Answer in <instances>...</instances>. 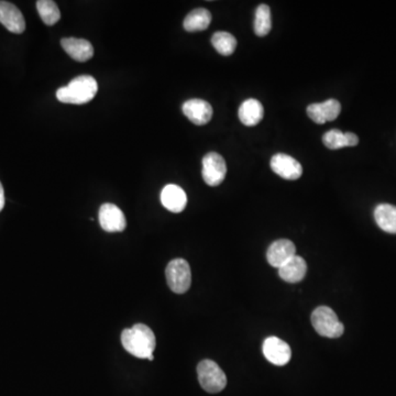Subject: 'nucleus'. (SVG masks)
Returning <instances> with one entry per match:
<instances>
[{"mask_svg": "<svg viewBox=\"0 0 396 396\" xmlns=\"http://www.w3.org/2000/svg\"><path fill=\"white\" fill-rule=\"evenodd\" d=\"M262 351L266 360L277 367L287 365L292 356V350L289 343L277 337L266 338Z\"/></svg>", "mask_w": 396, "mask_h": 396, "instance_id": "nucleus-7", "label": "nucleus"}, {"mask_svg": "<svg viewBox=\"0 0 396 396\" xmlns=\"http://www.w3.org/2000/svg\"><path fill=\"white\" fill-rule=\"evenodd\" d=\"M212 44L219 54L223 56L232 55L237 48L236 37L229 32H216L212 37Z\"/></svg>", "mask_w": 396, "mask_h": 396, "instance_id": "nucleus-21", "label": "nucleus"}, {"mask_svg": "<svg viewBox=\"0 0 396 396\" xmlns=\"http://www.w3.org/2000/svg\"><path fill=\"white\" fill-rule=\"evenodd\" d=\"M271 169L274 173L287 180V181H295L301 178L303 174V168L301 163L298 160L285 155V153H277L273 155L271 159Z\"/></svg>", "mask_w": 396, "mask_h": 396, "instance_id": "nucleus-8", "label": "nucleus"}, {"mask_svg": "<svg viewBox=\"0 0 396 396\" xmlns=\"http://www.w3.org/2000/svg\"><path fill=\"white\" fill-rule=\"evenodd\" d=\"M0 24L8 31L17 35H20L26 30V20L21 11L8 1H0Z\"/></svg>", "mask_w": 396, "mask_h": 396, "instance_id": "nucleus-12", "label": "nucleus"}, {"mask_svg": "<svg viewBox=\"0 0 396 396\" xmlns=\"http://www.w3.org/2000/svg\"><path fill=\"white\" fill-rule=\"evenodd\" d=\"M37 9L46 26H54L61 19V11L52 0H39L37 1Z\"/></svg>", "mask_w": 396, "mask_h": 396, "instance_id": "nucleus-23", "label": "nucleus"}, {"mask_svg": "<svg viewBox=\"0 0 396 396\" xmlns=\"http://www.w3.org/2000/svg\"><path fill=\"white\" fill-rule=\"evenodd\" d=\"M307 114L314 123L322 125L334 121L341 114V105L337 99H328L320 104H311L307 107Z\"/></svg>", "mask_w": 396, "mask_h": 396, "instance_id": "nucleus-11", "label": "nucleus"}, {"mask_svg": "<svg viewBox=\"0 0 396 396\" xmlns=\"http://www.w3.org/2000/svg\"><path fill=\"white\" fill-rule=\"evenodd\" d=\"M62 48L73 60L87 62L94 55V48L89 41L78 37H64L61 40Z\"/></svg>", "mask_w": 396, "mask_h": 396, "instance_id": "nucleus-14", "label": "nucleus"}, {"mask_svg": "<svg viewBox=\"0 0 396 396\" xmlns=\"http://www.w3.org/2000/svg\"><path fill=\"white\" fill-rule=\"evenodd\" d=\"M240 121L247 127L258 125L264 116V108L258 99H247L242 103L238 112Z\"/></svg>", "mask_w": 396, "mask_h": 396, "instance_id": "nucleus-17", "label": "nucleus"}, {"mask_svg": "<svg viewBox=\"0 0 396 396\" xmlns=\"http://www.w3.org/2000/svg\"><path fill=\"white\" fill-rule=\"evenodd\" d=\"M3 206H5V193H3V187L0 183V212L3 210Z\"/></svg>", "mask_w": 396, "mask_h": 396, "instance_id": "nucleus-24", "label": "nucleus"}, {"mask_svg": "<svg viewBox=\"0 0 396 396\" xmlns=\"http://www.w3.org/2000/svg\"><path fill=\"white\" fill-rule=\"evenodd\" d=\"M166 282L171 290L176 294H184L191 284V266L184 259L171 261L165 270Z\"/></svg>", "mask_w": 396, "mask_h": 396, "instance_id": "nucleus-5", "label": "nucleus"}, {"mask_svg": "<svg viewBox=\"0 0 396 396\" xmlns=\"http://www.w3.org/2000/svg\"><path fill=\"white\" fill-rule=\"evenodd\" d=\"M197 375L202 386L208 393H219L227 386V377L213 360H203L197 365Z\"/></svg>", "mask_w": 396, "mask_h": 396, "instance_id": "nucleus-4", "label": "nucleus"}, {"mask_svg": "<svg viewBox=\"0 0 396 396\" xmlns=\"http://www.w3.org/2000/svg\"><path fill=\"white\" fill-rule=\"evenodd\" d=\"M98 92V84L91 75H80L73 78L69 85L59 88L56 98L63 104H87Z\"/></svg>", "mask_w": 396, "mask_h": 396, "instance_id": "nucleus-2", "label": "nucleus"}, {"mask_svg": "<svg viewBox=\"0 0 396 396\" xmlns=\"http://www.w3.org/2000/svg\"><path fill=\"white\" fill-rule=\"evenodd\" d=\"M161 202L172 213H181L187 204V193L175 184H169L161 193Z\"/></svg>", "mask_w": 396, "mask_h": 396, "instance_id": "nucleus-15", "label": "nucleus"}, {"mask_svg": "<svg viewBox=\"0 0 396 396\" xmlns=\"http://www.w3.org/2000/svg\"><path fill=\"white\" fill-rule=\"evenodd\" d=\"M311 324L318 335L322 337L339 338L345 332V326L337 315L328 306H319L311 314Z\"/></svg>", "mask_w": 396, "mask_h": 396, "instance_id": "nucleus-3", "label": "nucleus"}, {"mask_svg": "<svg viewBox=\"0 0 396 396\" xmlns=\"http://www.w3.org/2000/svg\"><path fill=\"white\" fill-rule=\"evenodd\" d=\"M271 28V10H270L269 6L262 3L255 10V35H259V37H264V35H269Z\"/></svg>", "mask_w": 396, "mask_h": 396, "instance_id": "nucleus-22", "label": "nucleus"}, {"mask_svg": "<svg viewBox=\"0 0 396 396\" xmlns=\"http://www.w3.org/2000/svg\"><path fill=\"white\" fill-rule=\"evenodd\" d=\"M296 255L295 245L291 240L279 239L274 241L266 251L268 262L273 268L279 269L287 261Z\"/></svg>", "mask_w": 396, "mask_h": 396, "instance_id": "nucleus-13", "label": "nucleus"}, {"mask_svg": "<svg viewBox=\"0 0 396 396\" xmlns=\"http://www.w3.org/2000/svg\"><path fill=\"white\" fill-rule=\"evenodd\" d=\"M212 14L205 8H197L191 11L184 19V29L189 32L204 31L209 27Z\"/></svg>", "mask_w": 396, "mask_h": 396, "instance_id": "nucleus-20", "label": "nucleus"}, {"mask_svg": "<svg viewBox=\"0 0 396 396\" xmlns=\"http://www.w3.org/2000/svg\"><path fill=\"white\" fill-rule=\"evenodd\" d=\"M226 161L218 153L209 152L203 159L202 175L209 187H218L226 178Z\"/></svg>", "mask_w": 396, "mask_h": 396, "instance_id": "nucleus-6", "label": "nucleus"}, {"mask_svg": "<svg viewBox=\"0 0 396 396\" xmlns=\"http://www.w3.org/2000/svg\"><path fill=\"white\" fill-rule=\"evenodd\" d=\"M183 114L196 126H204L209 123L213 117V107L208 101L203 99H189L182 106Z\"/></svg>", "mask_w": 396, "mask_h": 396, "instance_id": "nucleus-10", "label": "nucleus"}, {"mask_svg": "<svg viewBox=\"0 0 396 396\" xmlns=\"http://www.w3.org/2000/svg\"><path fill=\"white\" fill-rule=\"evenodd\" d=\"M375 219L383 232L396 234V206L381 204L375 210Z\"/></svg>", "mask_w": 396, "mask_h": 396, "instance_id": "nucleus-19", "label": "nucleus"}, {"mask_svg": "<svg viewBox=\"0 0 396 396\" xmlns=\"http://www.w3.org/2000/svg\"><path fill=\"white\" fill-rule=\"evenodd\" d=\"M307 273V264L300 255H294L279 269V275L283 281L289 283L301 282Z\"/></svg>", "mask_w": 396, "mask_h": 396, "instance_id": "nucleus-16", "label": "nucleus"}, {"mask_svg": "<svg viewBox=\"0 0 396 396\" xmlns=\"http://www.w3.org/2000/svg\"><path fill=\"white\" fill-rule=\"evenodd\" d=\"M121 343L129 354L139 359H149L153 356L157 339L155 334L146 325L137 324L125 329L121 334Z\"/></svg>", "mask_w": 396, "mask_h": 396, "instance_id": "nucleus-1", "label": "nucleus"}, {"mask_svg": "<svg viewBox=\"0 0 396 396\" xmlns=\"http://www.w3.org/2000/svg\"><path fill=\"white\" fill-rule=\"evenodd\" d=\"M322 142L328 149L338 150L346 148V146H356L359 144V138L356 133H343L338 129H333L325 133Z\"/></svg>", "mask_w": 396, "mask_h": 396, "instance_id": "nucleus-18", "label": "nucleus"}, {"mask_svg": "<svg viewBox=\"0 0 396 396\" xmlns=\"http://www.w3.org/2000/svg\"><path fill=\"white\" fill-rule=\"evenodd\" d=\"M99 223L107 232H121L127 226L123 210L114 204H104L99 209Z\"/></svg>", "mask_w": 396, "mask_h": 396, "instance_id": "nucleus-9", "label": "nucleus"}]
</instances>
